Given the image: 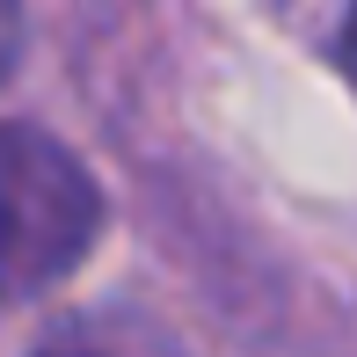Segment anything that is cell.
Returning <instances> with one entry per match:
<instances>
[{"label": "cell", "mask_w": 357, "mask_h": 357, "mask_svg": "<svg viewBox=\"0 0 357 357\" xmlns=\"http://www.w3.org/2000/svg\"><path fill=\"white\" fill-rule=\"evenodd\" d=\"M15 59V0H0V73H8Z\"/></svg>", "instance_id": "6da1fadb"}, {"label": "cell", "mask_w": 357, "mask_h": 357, "mask_svg": "<svg viewBox=\"0 0 357 357\" xmlns=\"http://www.w3.org/2000/svg\"><path fill=\"white\" fill-rule=\"evenodd\" d=\"M343 59H350V73H357V15H350V37H343Z\"/></svg>", "instance_id": "7a4b0ae2"}, {"label": "cell", "mask_w": 357, "mask_h": 357, "mask_svg": "<svg viewBox=\"0 0 357 357\" xmlns=\"http://www.w3.org/2000/svg\"><path fill=\"white\" fill-rule=\"evenodd\" d=\"M0 299H8V284H0Z\"/></svg>", "instance_id": "3957f363"}]
</instances>
